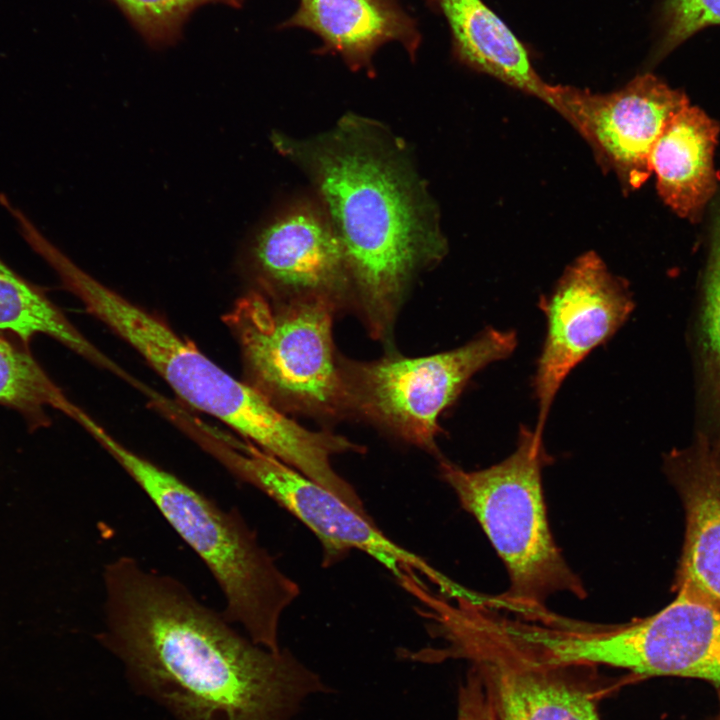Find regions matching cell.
I'll return each instance as SVG.
<instances>
[{
	"instance_id": "6da1fadb",
	"label": "cell",
	"mask_w": 720,
	"mask_h": 720,
	"mask_svg": "<svg viewBox=\"0 0 720 720\" xmlns=\"http://www.w3.org/2000/svg\"><path fill=\"white\" fill-rule=\"evenodd\" d=\"M98 641L135 692L175 720H287L317 676L238 633L178 579L120 556L104 567Z\"/></svg>"
},
{
	"instance_id": "7a4b0ae2",
	"label": "cell",
	"mask_w": 720,
	"mask_h": 720,
	"mask_svg": "<svg viewBox=\"0 0 720 720\" xmlns=\"http://www.w3.org/2000/svg\"><path fill=\"white\" fill-rule=\"evenodd\" d=\"M275 144L311 178L341 240L350 304L371 337L388 340L411 281L447 250L402 147L376 123L352 115L326 135H279Z\"/></svg>"
},
{
	"instance_id": "3957f363",
	"label": "cell",
	"mask_w": 720,
	"mask_h": 720,
	"mask_svg": "<svg viewBox=\"0 0 720 720\" xmlns=\"http://www.w3.org/2000/svg\"><path fill=\"white\" fill-rule=\"evenodd\" d=\"M55 269L88 312L129 344L186 404L218 419L242 439L310 479L328 473L339 448L334 433L303 427L162 319L67 257L60 259Z\"/></svg>"
},
{
	"instance_id": "277c9868",
	"label": "cell",
	"mask_w": 720,
	"mask_h": 720,
	"mask_svg": "<svg viewBox=\"0 0 720 720\" xmlns=\"http://www.w3.org/2000/svg\"><path fill=\"white\" fill-rule=\"evenodd\" d=\"M85 429L145 492L204 562L225 601L222 611L256 644L279 651L280 618L299 595L241 514L224 509L173 473L124 446L94 419Z\"/></svg>"
},
{
	"instance_id": "5b68a950",
	"label": "cell",
	"mask_w": 720,
	"mask_h": 720,
	"mask_svg": "<svg viewBox=\"0 0 720 720\" xmlns=\"http://www.w3.org/2000/svg\"><path fill=\"white\" fill-rule=\"evenodd\" d=\"M542 438L522 426L515 451L481 470L439 463L441 479L480 524L509 574L507 591L484 600L521 616L545 610V601L557 592L587 595L550 531L541 481L549 457Z\"/></svg>"
},
{
	"instance_id": "8992f818",
	"label": "cell",
	"mask_w": 720,
	"mask_h": 720,
	"mask_svg": "<svg viewBox=\"0 0 720 720\" xmlns=\"http://www.w3.org/2000/svg\"><path fill=\"white\" fill-rule=\"evenodd\" d=\"M338 310L322 298L276 299L258 289L241 296L223 322L240 347L245 382L286 414L348 416L332 334Z\"/></svg>"
},
{
	"instance_id": "52a82bcc",
	"label": "cell",
	"mask_w": 720,
	"mask_h": 720,
	"mask_svg": "<svg viewBox=\"0 0 720 720\" xmlns=\"http://www.w3.org/2000/svg\"><path fill=\"white\" fill-rule=\"evenodd\" d=\"M514 331L486 328L467 343L433 355H387L371 361L339 356L348 415L359 416L395 438L439 455V417L469 380L509 357Z\"/></svg>"
},
{
	"instance_id": "ba28073f",
	"label": "cell",
	"mask_w": 720,
	"mask_h": 720,
	"mask_svg": "<svg viewBox=\"0 0 720 720\" xmlns=\"http://www.w3.org/2000/svg\"><path fill=\"white\" fill-rule=\"evenodd\" d=\"M187 435L235 478L266 494L309 528L322 545L324 565L329 566L351 549H357L385 566L395 578L403 570H413L442 593L453 588L455 582L390 540L370 516L358 513L338 496L251 442L202 421L193 424Z\"/></svg>"
},
{
	"instance_id": "9c48e42d",
	"label": "cell",
	"mask_w": 720,
	"mask_h": 720,
	"mask_svg": "<svg viewBox=\"0 0 720 720\" xmlns=\"http://www.w3.org/2000/svg\"><path fill=\"white\" fill-rule=\"evenodd\" d=\"M572 653L582 665L720 685V609L677 591L648 617L622 625H586L575 635Z\"/></svg>"
},
{
	"instance_id": "30bf717a",
	"label": "cell",
	"mask_w": 720,
	"mask_h": 720,
	"mask_svg": "<svg viewBox=\"0 0 720 720\" xmlns=\"http://www.w3.org/2000/svg\"><path fill=\"white\" fill-rule=\"evenodd\" d=\"M443 656L471 661L484 679L500 720H600L593 696L563 667L544 664L498 635L472 608L441 619Z\"/></svg>"
},
{
	"instance_id": "8fae6325",
	"label": "cell",
	"mask_w": 720,
	"mask_h": 720,
	"mask_svg": "<svg viewBox=\"0 0 720 720\" xmlns=\"http://www.w3.org/2000/svg\"><path fill=\"white\" fill-rule=\"evenodd\" d=\"M540 307L547 332L534 377L539 414L535 431L543 435L551 404L569 373L625 323L634 302L626 282L590 251L563 273Z\"/></svg>"
},
{
	"instance_id": "7c38bea8",
	"label": "cell",
	"mask_w": 720,
	"mask_h": 720,
	"mask_svg": "<svg viewBox=\"0 0 720 720\" xmlns=\"http://www.w3.org/2000/svg\"><path fill=\"white\" fill-rule=\"evenodd\" d=\"M553 91L554 109L632 189L649 178L655 143L674 115L689 105L683 92L648 73L607 94L562 85H554Z\"/></svg>"
},
{
	"instance_id": "4fadbf2b",
	"label": "cell",
	"mask_w": 720,
	"mask_h": 720,
	"mask_svg": "<svg viewBox=\"0 0 720 720\" xmlns=\"http://www.w3.org/2000/svg\"><path fill=\"white\" fill-rule=\"evenodd\" d=\"M248 263L258 290L270 297L350 304L345 252L320 204H294L266 222L249 244Z\"/></svg>"
},
{
	"instance_id": "5bb4252c",
	"label": "cell",
	"mask_w": 720,
	"mask_h": 720,
	"mask_svg": "<svg viewBox=\"0 0 720 720\" xmlns=\"http://www.w3.org/2000/svg\"><path fill=\"white\" fill-rule=\"evenodd\" d=\"M665 470L685 513L678 591L720 609V448L699 435L666 457Z\"/></svg>"
},
{
	"instance_id": "9a60e30c",
	"label": "cell",
	"mask_w": 720,
	"mask_h": 720,
	"mask_svg": "<svg viewBox=\"0 0 720 720\" xmlns=\"http://www.w3.org/2000/svg\"><path fill=\"white\" fill-rule=\"evenodd\" d=\"M281 28L301 27L323 41L321 52L340 55L353 70L369 69L376 50L397 41L412 59L421 36L397 0H300Z\"/></svg>"
},
{
	"instance_id": "2e32d148",
	"label": "cell",
	"mask_w": 720,
	"mask_h": 720,
	"mask_svg": "<svg viewBox=\"0 0 720 720\" xmlns=\"http://www.w3.org/2000/svg\"><path fill=\"white\" fill-rule=\"evenodd\" d=\"M446 19L456 57L555 107L553 87L537 74L508 26L482 0H426Z\"/></svg>"
},
{
	"instance_id": "e0dca14e",
	"label": "cell",
	"mask_w": 720,
	"mask_h": 720,
	"mask_svg": "<svg viewBox=\"0 0 720 720\" xmlns=\"http://www.w3.org/2000/svg\"><path fill=\"white\" fill-rule=\"evenodd\" d=\"M719 127L698 107L687 105L655 143L650 166L657 189L678 215L695 218L717 190L713 154Z\"/></svg>"
},
{
	"instance_id": "ac0fdd59",
	"label": "cell",
	"mask_w": 720,
	"mask_h": 720,
	"mask_svg": "<svg viewBox=\"0 0 720 720\" xmlns=\"http://www.w3.org/2000/svg\"><path fill=\"white\" fill-rule=\"evenodd\" d=\"M0 330L10 331L26 342L36 334H46L128 384H136L135 377L94 346L51 301L1 260Z\"/></svg>"
},
{
	"instance_id": "d6986e66",
	"label": "cell",
	"mask_w": 720,
	"mask_h": 720,
	"mask_svg": "<svg viewBox=\"0 0 720 720\" xmlns=\"http://www.w3.org/2000/svg\"><path fill=\"white\" fill-rule=\"evenodd\" d=\"M0 403L33 419H41L46 406L58 409L79 424L87 414L62 393L28 353L1 338Z\"/></svg>"
},
{
	"instance_id": "ffe728a7",
	"label": "cell",
	"mask_w": 720,
	"mask_h": 720,
	"mask_svg": "<svg viewBox=\"0 0 720 720\" xmlns=\"http://www.w3.org/2000/svg\"><path fill=\"white\" fill-rule=\"evenodd\" d=\"M714 200L699 319V345L705 383L713 407L720 415V190Z\"/></svg>"
},
{
	"instance_id": "44dd1931",
	"label": "cell",
	"mask_w": 720,
	"mask_h": 720,
	"mask_svg": "<svg viewBox=\"0 0 720 720\" xmlns=\"http://www.w3.org/2000/svg\"><path fill=\"white\" fill-rule=\"evenodd\" d=\"M152 47L174 44L189 16L200 6L221 3L240 8L244 0H111Z\"/></svg>"
},
{
	"instance_id": "7402d4cb",
	"label": "cell",
	"mask_w": 720,
	"mask_h": 720,
	"mask_svg": "<svg viewBox=\"0 0 720 720\" xmlns=\"http://www.w3.org/2000/svg\"><path fill=\"white\" fill-rule=\"evenodd\" d=\"M662 16L663 36L657 56L707 26L720 25V0H665Z\"/></svg>"
},
{
	"instance_id": "603a6c76",
	"label": "cell",
	"mask_w": 720,
	"mask_h": 720,
	"mask_svg": "<svg viewBox=\"0 0 720 720\" xmlns=\"http://www.w3.org/2000/svg\"><path fill=\"white\" fill-rule=\"evenodd\" d=\"M457 720H500L488 687L472 667L460 688Z\"/></svg>"
},
{
	"instance_id": "cb8c5ba5",
	"label": "cell",
	"mask_w": 720,
	"mask_h": 720,
	"mask_svg": "<svg viewBox=\"0 0 720 720\" xmlns=\"http://www.w3.org/2000/svg\"><path fill=\"white\" fill-rule=\"evenodd\" d=\"M719 720H720V718H719Z\"/></svg>"
}]
</instances>
